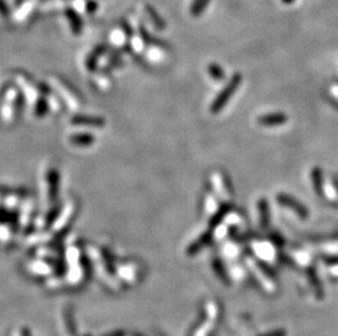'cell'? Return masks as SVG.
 <instances>
[{
	"instance_id": "9a60e30c",
	"label": "cell",
	"mask_w": 338,
	"mask_h": 336,
	"mask_svg": "<svg viewBox=\"0 0 338 336\" xmlns=\"http://www.w3.org/2000/svg\"><path fill=\"white\" fill-rule=\"evenodd\" d=\"M98 9V2L95 0H88L87 3H85V10H87L88 13H93L97 11Z\"/></svg>"
},
{
	"instance_id": "8992f818",
	"label": "cell",
	"mask_w": 338,
	"mask_h": 336,
	"mask_svg": "<svg viewBox=\"0 0 338 336\" xmlns=\"http://www.w3.org/2000/svg\"><path fill=\"white\" fill-rule=\"evenodd\" d=\"M73 125L75 126H90V127H103L105 121L100 118V117H91V116H75L72 119Z\"/></svg>"
},
{
	"instance_id": "52a82bcc",
	"label": "cell",
	"mask_w": 338,
	"mask_h": 336,
	"mask_svg": "<svg viewBox=\"0 0 338 336\" xmlns=\"http://www.w3.org/2000/svg\"><path fill=\"white\" fill-rule=\"evenodd\" d=\"M58 183H59V175L56 169H52L48 172V188H49V197L54 199L57 197L58 192Z\"/></svg>"
},
{
	"instance_id": "e0dca14e",
	"label": "cell",
	"mask_w": 338,
	"mask_h": 336,
	"mask_svg": "<svg viewBox=\"0 0 338 336\" xmlns=\"http://www.w3.org/2000/svg\"><path fill=\"white\" fill-rule=\"evenodd\" d=\"M122 25H123V29L125 30V32H126V34H127L128 35V36H129V35H132L133 34V31H132V29H130L129 28V25H128V23L127 22H126V21H123L122 22Z\"/></svg>"
},
{
	"instance_id": "2e32d148",
	"label": "cell",
	"mask_w": 338,
	"mask_h": 336,
	"mask_svg": "<svg viewBox=\"0 0 338 336\" xmlns=\"http://www.w3.org/2000/svg\"><path fill=\"white\" fill-rule=\"evenodd\" d=\"M0 14H1L3 18H7L10 15L9 7L4 0H0Z\"/></svg>"
},
{
	"instance_id": "5bb4252c",
	"label": "cell",
	"mask_w": 338,
	"mask_h": 336,
	"mask_svg": "<svg viewBox=\"0 0 338 336\" xmlns=\"http://www.w3.org/2000/svg\"><path fill=\"white\" fill-rule=\"evenodd\" d=\"M48 110V105H47V101H45L44 99H39L37 103V106H35V114L38 117H43L45 114L47 113Z\"/></svg>"
},
{
	"instance_id": "277c9868",
	"label": "cell",
	"mask_w": 338,
	"mask_h": 336,
	"mask_svg": "<svg viewBox=\"0 0 338 336\" xmlns=\"http://www.w3.org/2000/svg\"><path fill=\"white\" fill-rule=\"evenodd\" d=\"M311 179L312 183H313V189L317 193V196L322 197L324 195V177H323V170L319 166L312 168Z\"/></svg>"
},
{
	"instance_id": "3957f363",
	"label": "cell",
	"mask_w": 338,
	"mask_h": 336,
	"mask_svg": "<svg viewBox=\"0 0 338 336\" xmlns=\"http://www.w3.org/2000/svg\"><path fill=\"white\" fill-rule=\"evenodd\" d=\"M288 121V117L284 113H271L260 116L257 118L259 125L263 127H278L285 125Z\"/></svg>"
},
{
	"instance_id": "ac0fdd59",
	"label": "cell",
	"mask_w": 338,
	"mask_h": 336,
	"mask_svg": "<svg viewBox=\"0 0 338 336\" xmlns=\"http://www.w3.org/2000/svg\"><path fill=\"white\" fill-rule=\"evenodd\" d=\"M282 1H284L285 3H292L295 1V0H282Z\"/></svg>"
},
{
	"instance_id": "6da1fadb",
	"label": "cell",
	"mask_w": 338,
	"mask_h": 336,
	"mask_svg": "<svg viewBox=\"0 0 338 336\" xmlns=\"http://www.w3.org/2000/svg\"><path fill=\"white\" fill-rule=\"evenodd\" d=\"M242 82V75L241 73H235L231 76L229 82L226 83L225 88L221 90L220 93L217 95V98L213 101L210 106V111L213 114H218L225 108V106L229 103L232 95L238 91L239 86Z\"/></svg>"
},
{
	"instance_id": "9c48e42d",
	"label": "cell",
	"mask_w": 338,
	"mask_h": 336,
	"mask_svg": "<svg viewBox=\"0 0 338 336\" xmlns=\"http://www.w3.org/2000/svg\"><path fill=\"white\" fill-rule=\"evenodd\" d=\"M70 142L75 145L80 146H87L91 145L94 142V136L92 134H74L70 136Z\"/></svg>"
},
{
	"instance_id": "5b68a950",
	"label": "cell",
	"mask_w": 338,
	"mask_h": 336,
	"mask_svg": "<svg viewBox=\"0 0 338 336\" xmlns=\"http://www.w3.org/2000/svg\"><path fill=\"white\" fill-rule=\"evenodd\" d=\"M65 14H66L73 32L77 35L81 33L83 24H82V20L81 18H80V15L77 13V11H75V10L73 8H67L66 11H65Z\"/></svg>"
},
{
	"instance_id": "7c38bea8",
	"label": "cell",
	"mask_w": 338,
	"mask_h": 336,
	"mask_svg": "<svg viewBox=\"0 0 338 336\" xmlns=\"http://www.w3.org/2000/svg\"><path fill=\"white\" fill-rule=\"evenodd\" d=\"M259 210L261 214L262 223H263V225H267V223H268V218H269V207H268V203H267L266 199H260Z\"/></svg>"
},
{
	"instance_id": "4fadbf2b",
	"label": "cell",
	"mask_w": 338,
	"mask_h": 336,
	"mask_svg": "<svg viewBox=\"0 0 338 336\" xmlns=\"http://www.w3.org/2000/svg\"><path fill=\"white\" fill-rule=\"evenodd\" d=\"M207 69H208V73L210 74L211 78L215 79L216 81H223L225 79V71L219 65L210 64Z\"/></svg>"
},
{
	"instance_id": "8fae6325",
	"label": "cell",
	"mask_w": 338,
	"mask_h": 336,
	"mask_svg": "<svg viewBox=\"0 0 338 336\" xmlns=\"http://www.w3.org/2000/svg\"><path fill=\"white\" fill-rule=\"evenodd\" d=\"M105 49H107V47H105L104 45H100V46H98V47L93 50V53L90 55V57L88 58V61H87V66H88V68L90 70H93L94 69L95 65H97V61H98L99 57L105 52Z\"/></svg>"
},
{
	"instance_id": "30bf717a",
	"label": "cell",
	"mask_w": 338,
	"mask_h": 336,
	"mask_svg": "<svg viewBox=\"0 0 338 336\" xmlns=\"http://www.w3.org/2000/svg\"><path fill=\"white\" fill-rule=\"evenodd\" d=\"M209 2H210V0H194L189 8L190 14L193 15V17H199L200 14L204 13Z\"/></svg>"
},
{
	"instance_id": "ba28073f",
	"label": "cell",
	"mask_w": 338,
	"mask_h": 336,
	"mask_svg": "<svg viewBox=\"0 0 338 336\" xmlns=\"http://www.w3.org/2000/svg\"><path fill=\"white\" fill-rule=\"evenodd\" d=\"M146 12L149 15V18L151 19V21L154 24V27L158 30H164L165 28V22L163 21V19L160 17V14L157 12V10H154L149 4H146Z\"/></svg>"
},
{
	"instance_id": "7a4b0ae2",
	"label": "cell",
	"mask_w": 338,
	"mask_h": 336,
	"mask_svg": "<svg viewBox=\"0 0 338 336\" xmlns=\"http://www.w3.org/2000/svg\"><path fill=\"white\" fill-rule=\"evenodd\" d=\"M277 202H278L281 205L294 210L298 215L301 217H306L307 214H309V212H307V208L302 204L300 201H298L294 197L286 195V193L284 192H281L278 196H277Z\"/></svg>"
}]
</instances>
